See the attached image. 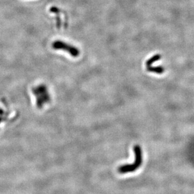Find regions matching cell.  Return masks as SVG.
<instances>
[{
	"label": "cell",
	"mask_w": 194,
	"mask_h": 194,
	"mask_svg": "<svg viewBox=\"0 0 194 194\" xmlns=\"http://www.w3.org/2000/svg\"><path fill=\"white\" fill-rule=\"evenodd\" d=\"M146 70H148V72H153V73H156V74H161L163 73L164 71V68L161 66H158V67L150 66L148 67H146Z\"/></svg>",
	"instance_id": "cell-2"
},
{
	"label": "cell",
	"mask_w": 194,
	"mask_h": 194,
	"mask_svg": "<svg viewBox=\"0 0 194 194\" xmlns=\"http://www.w3.org/2000/svg\"><path fill=\"white\" fill-rule=\"evenodd\" d=\"M134 155H135V161L131 164H126L119 167L117 169V171L120 173H131L139 168L142 165L143 162V156H142V148L139 145H136L133 148Z\"/></svg>",
	"instance_id": "cell-1"
},
{
	"label": "cell",
	"mask_w": 194,
	"mask_h": 194,
	"mask_svg": "<svg viewBox=\"0 0 194 194\" xmlns=\"http://www.w3.org/2000/svg\"><path fill=\"white\" fill-rule=\"evenodd\" d=\"M161 58V55L160 54H156L154 56H153L152 57H151L150 59H148V60L146 61V67H150L151 66V65L157 62L158 60H159Z\"/></svg>",
	"instance_id": "cell-3"
}]
</instances>
